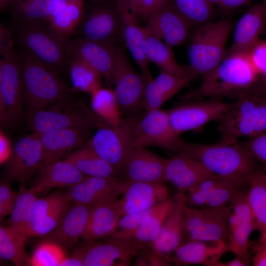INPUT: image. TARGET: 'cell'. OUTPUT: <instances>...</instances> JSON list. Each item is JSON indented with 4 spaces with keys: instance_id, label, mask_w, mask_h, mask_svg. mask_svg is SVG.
Masks as SVG:
<instances>
[{
    "instance_id": "obj_1",
    "label": "cell",
    "mask_w": 266,
    "mask_h": 266,
    "mask_svg": "<svg viewBox=\"0 0 266 266\" xmlns=\"http://www.w3.org/2000/svg\"><path fill=\"white\" fill-rule=\"evenodd\" d=\"M175 153L195 158L215 176L243 188L259 167L258 161L239 141L202 144L182 140Z\"/></svg>"
},
{
    "instance_id": "obj_2",
    "label": "cell",
    "mask_w": 266,
    "mask_h": 266,
    "mask_svg": "<svg viewBox=\"0 0 266 266\" xmlns=\"http://www.w3.org/2000/svg\"><path fill=\"white\" fill-rule=\"evenodd\" d=\"M258 78L249 52L227 55L213 71L202 78L200 86L186 94L184 98H227L236 100L252 94Z\"/></svg>"
},
{
    "instance_id": "obj_3",
    "label": "cell",
    "mask_w": 266,
    "mask_h": 266,
    "mask_svg": "<svg viewBox=\"0 0 266 266\" xmlns=\"http://www.w3.org/2000/svg\"><path fill=\"white\" fill-rule=\"evenodd\" d=\"M21 63L23 102L28 118L35 112L66 98L67 89L51 69L26 52L22 54Z\"/></svg>"
},
{
    "instance_id": "obj_4",
    "label": "cell",
    "mask_w": 266,
    "mask_h": 266,
    "mask_svg": "<svg viewBox=\"0 0 266 266\" xmlns=\"http://www.w3.org/2000/svg\"><path fill=\"white\" fill-rule=\"evenodd\" d=\"M232 28L227 19L196 27L190 36L189 67L202 78L209 75L224 59L225 46Z\"/></svg>"
},
{
    "instance_id": "obj_5",
    "label": "cell",
    "mask_w": 266,
    "mask_h": 266,
    "mask_svg": "<svg viewBox=\"0 0 266 266\" xmlns=\"http://www.w3.org/2000/svg\"><path fill=\"white\" fill-rule=\"evenodd\" d=\"M217 121L222 141H238L263 133L266 132V97H240Z\"/></svg>"
},
{
    "instance_id": "obj_6",
    "label": "cell",
    "mask_w": 266,
    "mask_h": 266,
    "mask_svg": "<svg viewBox=\"0 0 266 266\" xmlns=\"http://www.w3.org/2000/svg\"><path fill=\"white\" fill-rule=\"evenodd\" d=\"M139 117L133 115L117 125L99 124L87 145L120 173L131 153L138 147L136 127Z\"/></svg>"
},
{
    "instance_id": "obj_7",
    "label": "cell",
    "mask_w": 266,
    "mask_h": 266,
    "mask_svg": "<svg viewBox=\"0 0 266 266\" xmlns=\"http://www.w3.org/2000/svg\"><path fill=\"white\" fill-rule=\"evenodd\" d=\"M231 207L184 209L181 244L193 241L227 243Z\"/></svg>"
},
{
    "instance_id": "obj_8",
    "label": "cell",
    "mask_w": 266,
    "mask_h": 266,
    "mask_svg": "<svg viewBox=\"0 0 266 266\" xmlns=\"http://www.w3.org/2000/svg\"><path fill=\"white\" fill-rule=\"evenodd\" d=\"M23 82L21 61L12 50L0 61V122L13 126L22 114Z\"/></svg>"
},
{
    "instance_id": "obj_9",
    "label": "cell",
    "mask_w": 266,
    "mask_h": 266,
    "mask_svg": "<svg viewBox=\"0 0 266 266\" xmlns=\"http://www.w3.org/2000/svg\"><path fill=\"white\" fill-rule=\"evenodd\" d=\"M111 78L114 84L113 91L121 111L133 114L142 108L144 93L148 80L133 68L123 50L119 47H116Z\"/></svg>"
},
{
    "instance_id": "obj_10",
    "label": "cell",
    "mask_w": 266,
    "mask_h": 266,
    "mask_svg": "<svg viewBox=\"0 0 266 266\" xmlns=\"http://www.w3.org/2000/svg\"><path fill=\"white\" fill-rule=\"evenodd\" d=\"M43 149L38 133L33 132L20 138L13 146L6 163L4 176L9 182H27L44 165Z\"/></svg>"
},
{
    "instance_id": "obj_11",
    "label": "cell",
    "mask_w": 266,
    "mask_h": 266,
    "mask_svg": "<svg viewBox=\"0 0 266 266\" xmlns=\"http://www.w3.org/2000/svg\"><path fill=\"white\" fill-rule=\"evenodd\" d=\"M233 104L213 99L184 103L167 111L172 128L180 135L199 130L213 120L217 121Z\"/></svg>"
},
{
    "instance_id": "obj_12",
    "label": "cell",
    "mask_w": 266,
    "mask_h": 266,
    "mask_svg": "<svg viewBox=\"0 0 266 266\" xmlns=\"http://www.w3.org/2000/svg\"><path fill=\"white\" fill-rule=\"evenodd\" d=\"M20 38L26 52L50 69L64 65L67 42L47 31L40 24L24 26Z\"/></svg>"
},
{
    "instance_id": "obj_13",
    "label": "cell",
    "mask_w": 266,
    "mask_h": 266,
    "mask_svg": "<svg viewBox=\"0 0 266 266\" xmlns=\"http://www.w3.org/2000/svg\"><path fill=\"white\" fill-rule=\"evenodd\" d=\"M136 133L138 147L154 146L175 153L183 140L172 128L167 111L161 108L139 117Z\"/></svg>"
},
{
    "instance_id": "obj_14",
    "label": "cell",
    "mask_w": 266,
    "mask_h": 266,
    "mask_svg": "<svg viewBox=\"0 0 266 266\" xmlns=\"http://www.w3.org/2000/svg\"><path fill=\"white\" fill-rule=\"evenodd\" d=\"M231 212L228 220V252L250 260L249 237L255 224L249 204L247 191L240 190L231 201Z\"/></svg>"
},
{
    "instance_id": "obj_15",
    "label": "cell",
    "mask_w": 266,
    "mask_h": 266,
    "mask_svg": "<svg viewBox=\"0 0 266 266\" xmlns=\"http://www.w3.org/2000/svg\"><path fill=\"white\" fill-rule=\"evenodd\" d=\"M145 247L134 239L109 237L103 243L92 240L84 255V266H129Z\"/></svg>"
},
{
    "instance_id": "obj_16",
    "label": "cell",
    "mask_w": 266,
    "mask_h": 266,
    "mask_svg": "<svg viewBox=\"0 0 266 266\" xmlns=\"http://www.w3.org/2000/svg\"><path fill=\"white\" fill-rule=\"evenodd\" d=\"M192 27L174 6L168 4L158 9L147 18L144 28L148 33L173 47L186 40Z\"/></svg>"
},
{
    "instance_id": "obj_17",
    "label": "cell",
    "mask_w": 266,
    "mask_h": 266,
    "mask_svg": "<svg viewBox=\"0 0 266 266\" xmlns=\"http://www.w3.org/2000/svg\"><path fill=\"white\" fill-rule=\"evenodd\" d=\"M29 120L30 130L38 134L66 128L85 131L100 123L94 114L85 109L61 111L45 108L33 113Z\"/></svg>"
},
{
    "instance_id": "obj_18",
    "label": "cell",
    "mask_w": 266,
    "mask_h": 266,
    "mask_svg": "<svg viewBox=\"0 0 266 266\" xmlns=\"http://www.w3.org/2000/svg\"><path fill=\"white\" fill-rule=\"evenodd\" d=\"M66 52L71 57L87 65L101 77L111 78L116 55V46L113 43L81 38L67 43Z\"/></svg>"
},
{
    "instance_id": "obj_19",
    "label": "cell",
    "mask_w": 266,
    "mask_h": 266,
    "mask_svg": "<svg viewBox=\"0 0 266 266\" xmlns=\"http://www.w3.org/2000/svg\"><path fill=\"white\" fill-rule=\"evenodd\" d=\"M129 182L117 177L86 176L68 187L66 194L71 202L91 206L101 200L119 197L126 191Z\"/></svg>"
},
{
    "instance_id": "obj_20",
    "label": "cell",
    "mask_w": 266,
    "mask_h": 266,
    "mask_svg": "<svg viewBox=\"0 0 266 266\" xmlns=\"http://www.w3.org/2000/svg\"><path fill=\"white\" fill-rule=\"evenodd\" d=\"M166 159L139 146L125 161L120 173L129 183L165 182Z\"/></svg>"
},
{
    "instance_id": "obj_21",
    "label": "cell",
    "mask_w": 266,
    "mask_h": 266,
    "mask_svg": "<svg viewBox=\"0 0 266 266\" xmlns=\"http://www.w3.org/2000/svg\"><path fill=\"white\" fill-rule=\"evenodd\" d=\"M218 177L195 158L182 153L166 159L165 182L170 183L178 193H185L202 181Z\"/></svg>"
},
{
    "instance_id": "obj_22",
    "label": "cell",
    "mask_w": 266,
    "mask_h": 266,
    "mask_svg": "<svg viewBox=\"0 0 266 266\" xmlns=\"http://www.w3.org/2000/svg\"><path fill=\"white\" fill-rule=\"evenodd\" d=\"M167 187L163 183H129L117 201L120 218L125 215L148 210L169 200Z\"/></svg>"
},
{
    "instance_id": "obj_23",
    "label": "cell",
    "mask_w": 266,
    "mask_h": 266,
    "mask_svg": "<svg viewBox=\"0 0 266 266\" xmlns=\"http://www.w3.org/2000/svg\"><path fill=\"white\" fill-rule=\"evenodd\" d=\"M82 38L101 42L113 43L122 33L121 15L117 6L104 4L95 8L81 25Z\"/></svg>"
},
{
    "instance_id": "obj_24",
    "label": "cell",
    "mask_w": 266,
    "mask_h": 266,
    "mask_svg": "<svg viewBox=\"0 0 266 266\" xmlns=\"http://www.w3.org/2000/svg\"><path fill=\"white\" fill-rule=\"evenodd\" d=\"M171 207L164 221L159 234L150 245L156 253L169 261V256L181 244L184 209L186 206L184 193H177L171 199Z\"/></svg>"
},
{
    "instance_id": "obj_25",
    "label": "cell",
    "mask_w": 266,
    "mask_h": 266,
    "mask_svg": "<svg viewBox=\"0 0 266 266\" xmlns=\"http://www.w3.org/2000/svg\"><path fill=\"white\" fill-rule=\"evenodd\" d=\"M266 27V1L251 7L238 20L234 32L233 41L226 49L225 55L249 52Z\"/></svg>"
},
{
    "instance_id": "obj_26",
    "label": "cell",
    "mask_w": 266,
    "mask_h": 266,
    "mask_svg": "<svg viewBox=\"0 0 266 266\" xmlns=\"http://www.w3.org/2000/svg\"><path fill=\"white\" fill-rule=\"evenodd\" d=\"M86 176L66 159L44 164L31 188L37 194L56 188L70 187Z\"/></svg>"
},
{
    "instance_id": "obj_27",
    "label": "cell",
    "mask_w": 266,
    "mask_h": 266,
    "mask_svg": "<svg viewBox=\"0 0 266 266\" xmlns=\"http://www.w3.org/2000/svg\"><path fill=\"white\" fill-rule=\"evenodd\" d=\"M90 208L89 205L70 202L58 225L47 234L50 239L63 247L72 246L83 235Z\"/></svg>"
},
{
    "instance_id": "obj_28",
    "label": "cell",
    "mask_w": 266,
    "mask_h": 266,
    "mask_svg": "<svg viewBox=\"0 0 266 266\" xmlns=\"http://www.w3.org/2000/svg\"><path fill=\"white\" fill-rule=\"evenodd\" d=\"M208 242L193 241L181 244L169 257V261L176 265L215 266L223 255L228 252L227 243Z\"/></svg>"
},
{
    "instance_id": "obj_29",
    "label": "cell",
    "mask_w": 266,
    "mask_h": 266,
    "mask_svg": "<svg viewBox=\"0 0 266 266\" xmlns=\"http://www.w3.org/2000/svg\"><path fill=\"white\" fill-rule=\"evenodd\" d=\"M38 135L44 151V164L65 158L80 148L85 138V131L78 128L56 130Z\"/></svg>"
},
{
    "instance_id": "obj_30",
    "label": "cell",
    "mask_w": 266,
    "mask_h": 266,
    "mask_svg": "<svg viewBox=\"0 0 266 266\" xmlns=\"http://www.w3.org/2000/svg\"><path fill=\"white\" fill-rule=\"evenodd\" d=\"M119 197H112L91 206L88 223L83 237L96 240L109 236L114 231L120 216L117 210Z\"/></svg>"
},
{
    "instance_id": "obj_31",
    "label": "cell",
    "mask_w": 266,
    "mask_h": 266,
    "mask_svg": "<svg viewBox=\"0 0 266 266\" xmlns=\"http://www.w3.org/2000/svg\"><path fill=\"white\" fill-rule=\"evenodd\" d=\"M122 21V34L126 46L148 81L153 78L149 71L150 62L145 55L143 43L147 33L137 24L136 16L128 10L119 11Z\"/></svg>"
},
{
    "instance_id": "obj_32",
    "label": "cell",
    "mask_w": 266,
    "mask_h": 266,
    "mask_svg": "<svg viewBox=\"0 0 266 266\" xmlns=\"http://www.w3.org/2000/svg\"><path fill=\"white\" fill-rule=\"evenodd\" d=\"M143 47L147 60L155 64L160 71L179 76L195 75L189 66H184L177 62L172 47L157 37L147 33Z\"/></svg>"
},
{
    "instance_id": "obj_33",
    "label": "cell",
    "mask_w": 266,
    "mask_h": 266,
    "mask_svg": "<svg viewBox=\"0 0 266 266\" xmlns=\"http://www.w3.org/2000/svg\"><path fill=\"white\" fill-rule=\"evenodd\" d=\"M247 198L254 218L255 230L266 237V170L259 167L251 175Z\"/></svg>"
},
{
    "instance_id": "obj_34",
    "label": "cell",
    "mask_w": 266,
    "mask_h": 266,
    "mask_svg": "<svg viewBox=\"0 0 266 266\" xmlns=\"http://www.w3.org/2000/svg\"><path fill=\"white\" fill-rule=\"evenodd\" d=\"M88 177H116L118 171L97 154L87 144L75 150L64 159Z\"/></svg>"
},
{
    "instance_id": "obj_35",
    "label": "cell",
    "mask_w": 266,
    "mask_h": 266,
    "mask_svg": "<svg viewBox=\"0 0 266 266\" xmlns=\"http://www.w3.org/2000/svg\"><path fill=\"white\" fill-rule=\"evenodd\" d=\"M28 237L10 226L0 227V257L15 266L30 265L29 257L25 248Z\"/></svg>"
},
{
    "instance_id": "obj_36",
    "label": "cell",
    "mask_w": 266,
    "mask_h": 266,
    "mask_svg": "<svg viewBox=\"0 0 266 266\" xmlns=\"http://www.w3.org/2000/svg\"><path fill=\"white\" fill-rule=\"evenodd\" d=\"M83 15V0H71L60 12L49 20L50 30L67 42L69 36L80 24Z\"/></svg>"
},
{
    "instance_id": "obj_37",
    "label": "cell",
    "mask_w": 266,
    "mask_h": 266,
    "mask_svg": "<svg viewBox=\"0 0 266 266\" xmlns=\"http://www.w3.org/2000/svg\"><path fill=\"white\" fill-rule=\"evenodd\" d=\"M171 203L169 199L152 207L135 232L133 239L145 246H150L158 237Z\"/></svg>"
},
{
    "instance_id": "obj_38",
    "label": "cell",
    "mask_w": 266,
    "mask_h": 266,
    "mask_svg": "<svg viewBox=\"0 0 266 266\" xmlns=\"http://www.w3.org/2000/svg\"><path fill=\"white\" fill-rule=\"evenodd\" d=\"M37 195L31 188L21 187L10 215L9 226L27 237Z\"/></svg>"
},
{
    "instance_id": "obj_39",
    "label": "cell",
    "mask_w": 266,
    "mask_h": 266,
    "mask_svg": "<svg viewBox=\"0 0 266 266\" xmlns=\"http://www.w3.org/2000/svg\"><path fill=\"white\" fill-rule=\"evenodd\" d=\"M90 95L91 106L98 117L110 125L121 122V110L113 90L101 87Z\"/></svg>"
},
{
    "instance_id": "obj_40",
    "label": "cell",
    "mask_w": 266,
    "mask_h": 266,
    "mask_svg": "<svg viewBox=\"0 0 266 266\" xmlns=\"http://www.w3.org/2000/svg\"><path fill=\"white\" fill-rule=\"evenodd\" d=\"M54 0H13L11 6L24 26L49 19Z\"/></svg>"
},
{
    "instance_id": "obj_41",
    "label": "cell",
    "mask_w": 266,
    "mask_h": 266,
    "mask_svg": "<svg viewBox=\"0 0 266 266\" xmlns=\"http://www.w3.org/2000/svg\"><path fill=\"white\" fill-rule=\"evenodd\" d=\"M72 83L71 91H79L91 95L102 87L101 77L82 61L72 58L69 66Z\"/></svg>"
},
{
    "instance_id": "obj_42",
    "label": "cell",
    "mask_w": 266,
    "mask_h": 266,
    "mask_svg": "<svg viewBox=\"0 0 266 266\" xmlns=\"http://www.w3.org/2000/svg\"><path fill=\"white\" fill-rule=\"evenodd\" d=\"M174 6L192 24L198 27L213 21L214 6L207 0H174Z\"/></svg>"
},
{
    "instance_id": "obj_43",
    "label": "cell",
    "mask_w": 266,
    "mask_h": 266,
    "mask_svg": "<svg viewBox=\"0 0 266 266\" xmlns=\"http://www.w3.org/2000/svg\"><path fill=\"white\" fill-rule=\"evenodd\" d=\"M64 247L56 242L45 241L39 244L30 257L33 266H61L66 257Z\"/></svg>"
},
{
    "instance_id": "obj_44",
    "label": "cell",
    "mask_w": 266,
    "mask_h": 266,
    "mask_svg": "<svg viewBox=\"0 0 266 266\" xmlns=\"http://www.w3.org/2000/svg\"><path fill=\"white\" fill-rule=\"evenodd\" d=\"M196 77L194 75L179 76L160 71L153 81L158 90L167 101L187 86Z\"/></svg>"
},
{
    "instance_id": "obj_45",
    "label": "cell",
    "mask_w": 266,
    "mask_h": 266,
    "mask_svg": "<svg viewBox=\"0 0 266 266\" xmlns=\"http://www.w3.org/2000/svg\"><path fill=\"white\" fill-rule=\"evenodd\" d=\"M70 202L61 205L44 217L33 222L30 227L28 236L47 235L58 225Z\"/></svg>"
},
{
    "instance_id": "obj_46",
    "label": "cell",
    "mask_w": 266,
    "mask_h": 266,
    "mask_svg": "<svg viewBox=\"0 0 266 266\" xmlns=\"http://www.w3.org/2000/svg\"><path fill=\"white\" fill-rule=\"evenodd\" d=\"M151 208L121 217L118 220L114 232L109 236V237L122 239H134L135 232Z\"/></svg>"
},
{
    "instance_id": "obj_47",
    "label": "cell",
    "mask_w": 266,
    "mask_h": 266,
    "mask_svg": "<svg viewBox=\"0 0 266 266\" xmlns=\"http://www.w3.org/2000/svg\"><path fill=\"white\" fill-rule=\"evenodd\" d=\"M67 202L70 201L66 193L60 191H55L43 198H37L34 204L31 224Z\"/></svg>"
},
{
    "instance_id": "obj_48",
    "label": "cell",
    "mask_w": 266,
    "mask_h": 266,
    "mask_svg": "<svg viewBox=\"0 0 266 266\" xmlns=\"http://www.w3.org/2000/svg\"><path fill=\"white\" fill-rule=\"evenodd\" d=\"M243 188L231 181L223 180L214 190L204 207H217L226 205L233 199Z\"/></svg>"
},
{
    "instance_id": "obj_49",
    "label": "cell",
    "mask_w": 266,
    "mask_h": 266,
    "mask_svg": "<svg viewBox=\"0 0 266 266\" xmlns=\"http://www.w3.org/2000/svg\"><path fill=\"white\" fill-rule=\"evenodd\" d=\"M18 192L11 186L9 181L5 180L0 184V218L2 220L10 215L15 204Z\"/></svg>"
},
{
    "instance_id": "obj_50",
    "label": "cell",
    "mask_w": 266,
    "mask_h": 266,
    "mask_svg": "<svg viewBox=\"0 0 266 266\" xmlns=\"http://www.w3.org/2000/svg\"><path fill=\"white\" fill-rule=\"evenodd\" d=\"M241 142L266 170V132Z\"/></svg>"
},
{
    "instance_id": "obj_51",
    "label": "cell",
    "mask_w": 266,
    "mask_h": 266,
    "mask_svg": "<svg viewBox=\"0 0 266 266\" xmlns=\"http://www.w3.org/2000/svg\"><path fill=\"white\" fill-rule=\"evenodd\" d=\"M13 147L9 137L1 130L0 132V164L3 165L9 159Z\"/></svg>"
},
{
    "instance_id": "obj_52",
    "label": "cell",
    "mask_w": 266,
    "mask_h": 266,
    "mask_svg": "<svg viewBox=\"0 0 266 266\" xmlns=\"http://www.w3.org/2000/svg\"><path fill=\"white\" fill-rule=\"evenodd\" d=\"M253 266H266V237L261 236L253 257Z\"/></svg>"
},
{
    "instance_id": "obj_53",
    "label": "cell",
    "mask_w": 266,
    "mask_h": 266,
    "mask_svg": "<svg viewBox=\"0 0 266 266\" xmlns=\"http://www.w3.org/2000/svg\"><path fill=\"white\" fill-rule=\"evenodd\" d=\"M13 50L12 36L3 26L0 27V51L2 56Z\"/></svg>"
},
{
    "instance_id": "obj_54",
    "label": "cell",
    "mask_w": 266,
    "mask_h": 266,
    "mask_svg": "<svg viewBox=\"0 0 266 266\" xmlns=\"http://www.w3.org/2000/svg\"><path fill=\"white\" fill-rule=\"evenodd\" d=\"M251 0H221L218 4L219 11L224 15L249 3Z\"/></svg>"
},
{
    "instance_id": "obj_55",
    "label": "cell",
    "mask_w": 266,
    "mask_h": 266,
    "mask_svg": "<svg viewBox=\"0 0 266 266\" xmlns=\"http://www.w3.org/2000/svg\"><path fill=\"white\" fill-rule=\"evenodd\" d=\"M158 9L156 0H139L138 15L147 18Z\"/></svg>"
},
{
    "instance_id": "obj_56",
    "label": "cell",
    "mask_w": 266,
    "mask_h": 266,
    "mask_svg": "<svg viewBox=\"0 0 266 266\" xmlns=\"http://www.w3.org/2000/svg\"><path fill=\"white\" fill-rule=\"evenodd\" d=\"M118 10H128L137 16L139 10V0H117Z\"/></svg>"
},
{
    "instance_id": "obj_57",
    "label": "cell",
    "mask_w": 266,
    "mask_h": 266,
    "mask_svg": "<svg viewBox=\"0 0 266 266\" xmlns=\"http://www.w3.org/2000/svg\"><path fill=\"white\" fill-rule=\"evenodd\" d=\"M265 41L266 45V40ZM251 95L266 97V64L259 77Z\"/></svg>"
},
{
    "instance_id": "obj_58",
    "label": "cell",
    "mask_w": 266,
    "mask_h": 266,
    "mask_svg": "<svg viewBox=\"0 0 266 266\" xmlns=\"http://www.w3.org/2000/svg\"><path fill=\"white\" fill-rule=\"evenodd\" d=\"M250 260L235 255V257L230 261L226 262L219 261L215 266H250Z\"/></svg>"
},
{
    "instance_id": "obj_59",
    "label": "cell",
    "mask_w": 266,
    "mask_h": 266,
    "mask_svg": "<svg viewBox=\"0 0 266 266\" xmlns=\"http://www.w3.org/2000/svg\"><path fill=\"white\" fill-rule=\"evenodd\" d=\"M71 0H54L49 20L60 12ZM48 20V21H49Z\"/></svg>"
},
{
    "instance_id": "obj_60",
    "label": "cell",
    "mask_w": 266,
    "mask_h": 266,
    "mask_svg": "<svg viewBox=\"0 0 266 266\" xmlns=\"http://www.w3.org/2000/svg\"><path fill=\"white\" fill-rule=\"evenodd\" d=\"M13 0H0V9L3 11L11 6Z\"/></svg>"
},
{
    "instance_id": "obj_61",
    "label": "cell",
    "mask_w": 266,
    "mask_h": 266,
    "mask_svg": "<svg viewBox=\"0 0 266 266\" xmlns=\"http://www.w3.org/2000/svg\"><path fill=\"white\" fill-rule=\"evenodd\" d=\"M156 0L157 3L158 9L169 4V0Z\"/></svg>"
},
{
    "instance_id": "obj_62",
    "label": "cell",
    "mask_w": 266,
    "mask_h": 266,
    "mask_svg": "<svg viewBox=\"0 0 266 266\" xmlns=\"http://www.w3.org/2000/svg\"><path fill=\"white\" fill-rule=\"evenodd\" d=\"M221 0H207V1L211 5L214 6L215 4H218Z\"/></svg>"
},
{
    "instance_id": "obj_63",
    "label": "cell",
    "mask_w": 266,
    "mask_h": 266,
    "mask_svg": "<svg viewBox=\"0 0 266 266\" xmlns=\"http://www.w3.org/2000/svg\"><path fill=\"white\" fill-rule=\"evenodd\" d=\"M265 1H266V0H265Z\"/></svg>"
},
{
    "instance_id": "obj_64",
    "label": "cell",
    "mask_w": 266,
    "mask_h": 266,
    "mask_svg": "<svg viewBox=\"0 0 266 266\" xmlns=\"http://www.w3.org/2000/svg\"></svg>"
}]
</instances>
